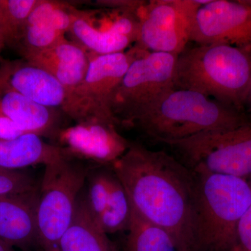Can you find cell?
I'll return each mask as SVG.
<instances>
[{"label": "cell", "instance_id": "30", "mask_svg": "<svg viewBox=\"0 0 251 251\" xmlns=\"http://www.w3.org/2000/svg\"><path fill=\"white\" fill-rule=\"evenodd\" d=\"M0 251H18L17 249L10 247L8 244L0 241Z\"/></svg>", "mask_w": 251, "mask_h": 251}, {"label": "cell", "instance_id": "19", "mask_svg": "<svg viewBox=\"0 0 251 251\" xmlns=\"http://www.w3.org/2000/svg\"><path fill=\"white\" fill-rule=\"evenodd\" d=\"M126 251H179L166 229L150 222L132 207Z\"/></svg>", "mask_w": 251, "mask_h": 251}, {"label": "cell", "instance_id": "17", "mask_svg": "<svg viewBox=\"0 0 251 251\" xmlns=\"http://www.w3.org/2000/svg\"><path fill=\"white\" fill-rule=\"evenodd\" d=\"M58 251H115L108 234L86 203L84 188L79 196L75 214L57 247Z\"/></svg>", "mask_w": 251, "mask_h": 251}, {"label": "cell", "instance_id": "23", "mask_svg": "<svg viewBox=\"0 0 251 251\" xmlns=\"http://www.w3.org/2000/svg\"><path fill=\"white\" fill-rule=\"evenodd\" d=\"M113 171L110 166H93L86 180L84 194L86 203L97 219L108 202Z\"/></svg>", "mask_w": 251, "mask_h": 251}, {"label": "cell", "instance_id": "4", "mask_svg": "<svg viewBox=\"0 0 251 251\" xmlns=\"http://www.w3.org/2000/svg\"><path fill=\"white\" fill-rule=\"evenodd\" d=\"M196 204L192 251H234L239 221L251 206L244 178L193 170Z\"/></svg>", "mask_w": 251, "mask_h": 251}, {"label": "cell", "instance_id": "7", "mask_svg": "<svg viewBox=\"0 0 251 251\" xmlns=\"http://www.w3.org/2000/svg\"><path fill=\"white\" fill-rule=\"evenodd\" d=\"M192 170L244 178L251 175V123L168 142Z\"/></svg>", "mask_w": 251, "mask_h": 251}, {"label": "cell", "instance_id": "2", "mask_svg": "<svg viewBox=\"0 0 251 251\" xmlns=\"http://www.w3.org/2000/svg\"><path fill=\"white\" fill-rule=\"evenodd\" d=\"M250 123L244 110L194 91L174 89L157 100L128 127L165 144L208 130L233 129Z\"/></svg>", "mask_w": 251, "mask_h": 251}, {"label": "cell", "instance_id": "32", "mask_svg": "<svg viewBox=\"0 0 251 251\" xmlns=\"http://www.w3.org/2000/svg\"><path fill=\"white\" fill-rule=\"evenodd\" d=\"M244 3H245L246 4H247L248 6H251V0H243Z\"/></svg>", "mask_w": 251, "mask_h": 251}, {"label": "cell", "instance_id": "13", "mask_svg": "<svg viewBox=\"0 0 251 251\" xmlns=\"http://www.w3.org/2000/svg\"><path fill=\"white\" fill-rule=\"evenodd\" d=\"M0 115L9 119L25 133L49 138L54 144L69 118L62 110L43 106L22 94L0 85Z\"/></svg>", "mask_w": 251, "mask_h": 251}, {"label": "cell", "instance_id": "9", "mask_svg": "<svg viewBox=\"0 0 251 251\" xmlns=\"http://www.w3.org/2000/svg\"><path fill=\"white\" fill-rule=\"evenodd\" d=\"M208 0H151L138 11L135 45L148 52L179 55L186 49L196 11Z\"/></svg>", "mask_w": 251, "mask_h": 251}, {"label": "cell", "instance_id": "35", "mask_svg": "<svg viewBox=\"0 0 251 251\" xmlns=\"http://www.w3.org/2000/svg\"><path fill=\"white\" fill-rule=\"evenodd\" d=\"M115 251H119L118 249H117L116 250H115Z\"/></svg>", "mask_w": 251, "mask_h": 251}, {"label": "cell", "instance_id": "3", "mask_svg": "<svg viewBox=\"0 0 251 251\" xmlns=\"http://www.w3.org/2000/svg\"><path fill=\"white\" fill-rule=\"evenodd\" d=\"M251 85V50L227 44L198 45L185 49L176 58L175 89L194 91L244 110Z\"/></svg>", "mask_w": 251, "mask_h": 251}, {"label": "cell", "instance_id": "33", "mask_svg": "<svg viewBox=\"0 0 251 251\" xmlns=\"http://www.w3.org/2000/svg\"><path fill=\"white\" fill-rule=\"evenodd\" d=\"M42 251H57V247H55V248H52V249H50V250Z\"/></svg>", "mask_w": 251, "mask_h": 251}, {"label": "cell", "instance_id": "5", "mask_svg": "<svg viewBox=\"0 0 251 251\" xmlns=\"http://www.w3.org/2000/svg\"><path fill=\"white\" fill-rule=\"evenodd\" d=\"M93 166L68 156L44 166L36 207L41 251L57 247L72 222L79 196Z\"/></svg>", "mask_w": 251, "mask_h": 251}, {"label": "cell", "instance_id": "1", "mask_svg": "<svg viewBox=\"0 0 251 251\" xmlns=\"http://www.w3.org/2000/svg\"><path fill=\"white\" fill-rule=\"evenodd\" d=\"M132 207L171 234L179 251H192L196 204L195 172L163 151L137 143L112 166Z\"/></svg>", "mask_w": 251, "mask_h": 251}, {"label": "cell", "instance_id": "26", "mask_svg": "<svg viewBox=\"0 0 251 251\" xmlns=\"http://www.w3.org/2000/svg\"><path fill=\"white\" fill-rule=\"evenodd\" d=\"M234 251H251V206L238 225L237 246Z\"/></svg>", "mask_w": 251, "mask_h": 251}, {"label": "cell", "instance_id": "12", "mask_svg": "<svg viewBox=\"0 0 251 251\" xmlns=\"http://www.w3.org/2000/svg\"><path fill=\"white\" fill-rule=\"evenodd\" d=\"M0 85L22 94L32 101L64 112L67 91L57 79L24 59H0Z\"/></svg>", "mask_w": 251, "mask_h": 251}, {"label": "cell", "instance_id": "18", "mask_svg": "<svg viewBox=\"0 0 251 251\" xmlns=\"http://www.w3.org/2000/svg\"><path fill=\"white\" fill-rule=\"evenodd\" d=\"M69 34L72 41L88 53L104 55L125 52L133 41L107 29H99L90 22L87 15L74 10V18Z\"/></svg>", "mask_w": 251, "mask_h": 251}, {"label": "cell", "instance_id": "16", "mask_svg": "<svg viewBox=\"0 0 251 251\" xmlns=\"http://www.w3.org/2000/svg\"><path fill=\"white\" fill-rule=\"evenodd\" d=\"M67 156L62 148L32 133H25L12 140H0V168L26 170L29 167L58 161Z\"/></svg>", "mask_w": 251, "mask_h": 251}, {"label": "cell", "instance_id": "11", "mask_svg": "<svg viewBox=\"0 0 251 251\" xmlns=\"http://www.w3.org/2000/svg\"><path fill=\"white\" fill-rule=\"evenodd\" d=\"M54 145L70 158L92 166L112 167L126 152L130 142L120 134L115 124L89 120L64 128Z\"/></svg>", "mask_w": 251, "mask_h": 251}, {"label": "cell", "instance_id": "10", "mask_svg": "<svg viewBox=\"0 0 251 251\" xmlns=\"http://www.w3.org/2000/svg\"><path fill=\"white\" fill-rule=\"evenodd\" d=\"M190 41L227 44L251 50V7L242 0H208L193 20Z\"/></svg>", "mask_w": 251, "mask_h": 251}, {"label": "cell", "instance_id": "14", "mask_svg": "<svg viewBox=\"0 0 251 251\" xmlns=\"http://www.w3.org/2000/svg\"><path fill=\"white\" fill-rule=\"evenodd\" d=\"M39 188L0 198V241L23 251L39 247L36 217Z\"/></svg>", "mask_w": 251, "mask_h": 251}, {"label": "cell", "instance_id": "34", "mask_svg": "<svg viewBox=\"0 0 251 251\" xmlns=\"http://www.w3.org/2000/svg\"><path fill=\"white\" fill-rule=\"evenodd\" d=\"M249 183H250L251 186V181H250V182H249Z\"/></svg>", "mask_w": 251, "mask_h": 251}, {"label": "cell", "instance_id": "22", "mask_svg": "<svg viewBox=\"0 0 251 251\" xmlns=\"http://www.w3.org/2000/svg\"><path fill=\"white\" fill-rule=\"evenodd\" d=\"M74 10L68 3L39 0L31 11L27 25H41L64 34L70 30L74 18Z\"/></svg>", "mask_w": 251, "mask_h": 251}, {"label": "cell", "instance_id": "20", "mask_svg": "<svg viewBox=\"0 0 251 251\" xmlns=\"http://www.w3.org/2000/svg\"><path fill=\"white\" fill-rule=\"evenodd\" d=\"M39 0H0V35L5 46L17 50L28 18Z\"/></svg>", "mask_w": 251, "mask_h": 251}, {"label": "cell", "instance_id": "28", "mask_svg": "<svg viewBox=\"0 0 251 251\" xmlns=\"http://www.w3.org/2000/svg\"><path fill=\"white\" fill-rule=\"evenodd\" d=\"M25 133L9 119L0 115V140L15 139Z\"/></svg>", "mask_w": 251, "mask_h": 251}, {"label": "cell", "instance_id": "31", "mask_svg": "<svg viewBox=\"0 0 251 251\" xmlns=\"http://www.w3.org/2000/svg\"><path fill=\"white\" fill-rule=\"evenodd\" d=\"M5 46L4 41H3L2 38H1V35H0V59L1 58V51H2L3 49H4V47Z\"/></svg>", "mask_w": 251, "mask_h": 251}, {"label": "cell", "instance_id": "8", "mask_svg": "<svg viewBox=\"0 0 251 251\" xmlns=\"http://www.w3.org/2000/svg\"><path fill=\"white\" fill-rule=\"evenodd\" d=\"M176 54L148 52L132 63L114 94L112 115L128 128L137 117L175 89Z\"/></svg>", "mask_w": 251, "mask_h": 251}, {"label": "cell", "instance_id": "21", "mask_svg": "<svg viewBox=\"0 0 251 251\" xmlns=\"http://www.w3.org/2000/svg\"><path fill=\"white\" fill-rule=\"evenodd\" d=\"M131 216L132 205L129 198L113 171L108 202L97 219L99 224L107 234H115L128 230Z\"/></svg>", "mask_w": 251, "mask_h": 251}, {"label": "cell", "instance_id": "27", "mask_svg": "<svg viewBox=\"0 0 251 251\" xmlns=\"http://www.w3.org/2000/svg\"><path fill=\"white\" fill-rule=\"evenodd\" d=\"M146 1L144 0H98L95 4L121 12L138 13Z\"/></svg>", "mask_w": 251, "mask_h": 251}, {"label": "cell", "instance_id": "29", "mask_svg": "<svg viewBox=\"0 0 251 251\" xmlns=\"http://www.w3.org/2000/svg\"><path fill=\"white\" fill-rule=\"evenodd\" d=\"M246 107L249 108V111L251 112V85L250 88H249V92H248L245 103H244V108H245Z\"/></svg>", "mask_w": 251, "mask_h": 251}, {"label": "cell", "instance_id": "15", "mask_svg": "<svg viewBox=\"0 0 251 251\" xmlns=\"http://www.w3.org/2000/svg\"><path fill=\"white\" fill-rule=\"evenodd\" d=\"M22 59L55 77L68 95L80 85L90 64L88 52L67 39L52 49L23 54Z\"/></svg>", "mask_w": 251, "mask_h": 251}, {"label": "cell", "instance_id": "25", "mask_svg": "<svg viewBox=\"0 0 251 251\" xmlns=\"http://www.w3.org/2000/svg\"><path fill=\"white\" fill-rule=\"evenodd\" d=\"M40 181L26 170H8L0 168V198L34 191Z\"/></svg>", "mask_w": 251, "mask_h": 251}, {"label": "cell", "instance_id": "6", "mask_svg": "<svg viewBox=\"0 0 251 251\" xmlns=\"http://www.w3.org/2000/svg\"><path fill=\"white\" fill-rule=\"evenodd\" d=\"M146 52L134 45L118 53H88V69L80 85L68 95L65 115L75 123L102 120L118 126L111 110L114 94L132 63Z\"/></svg>", "mask_w": 251, "mask_h": 251}, {"label": "cell", "instance_id": "24", "mask_svg": "<svg viewBox=\"0 0 251 251\" xmlns=\"http://www.w3.org/2000/svg\"><path fill=\"white\" fill-rule=\"evenodd\" d=\"M66 39L65 34L52 28L41 25H27L17 50L21 56L40 52L52 49Z\"/></svg>", "mask_w": 251, "mask_h": 251}]
</instances>
